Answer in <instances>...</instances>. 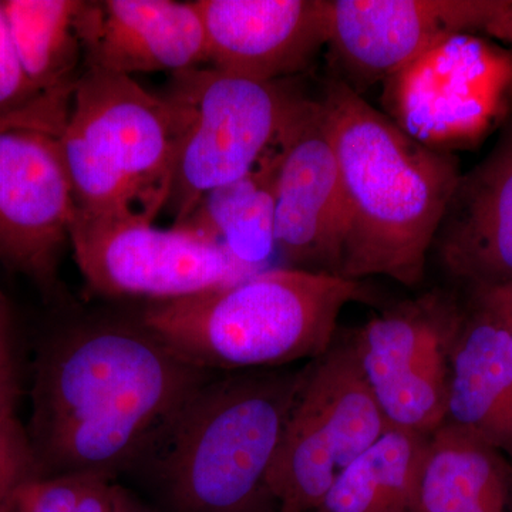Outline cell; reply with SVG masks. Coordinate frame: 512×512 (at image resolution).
<instances>
[{"mask_svg": "<svg viewBox=\"0 0 512 512\" xmlns=\"http://www.w3.org/2000/svg\"><path fill=\"white\" fill-rule=\"evenodd\" d=\"M217 372L137 320L76 323L39 350L28 430L39 477L127 474Z\"/></svg>", "mask_w": 512, "mask_h": 512, "instance_id": "6da1fadb", "label": "cell"}, {"mask_svg": "<svg viewBox=\"0 0 512 512\" xmlns=\"http://www.w3.org/2000/svg\"><path fill=\"white\" fill-rule=\"evenodd\" d=\"M319 103L342 190L340 276L362 281L382 275L419 285L461 177L457 158L414 140L335 77Z\"/></svg>", "mask_w": 512, "mask_h": 512, "instance_id": "7a4b0ae2", "label": "cell"}, {"mask_svg": "<svg viewBox=\"0 0 512 512\" xmlns=\"http://www.w3.org/2000/svg\"><path fill=\"white\" fill-rule=\"evenodd\" d=\"M311 362L215 373L128 476L158 512L265 511L276 503L266 478Z\"/></svg>", "mask_w": 512, "mask_h": 512, "instance_id": "3957f363", "label": "cell"}, {"mask_svg": "<svg viewBox=\"0 0 512 512\" xmlns=\"http://www.w3.org/2000/svg\"><path fill=\"white\" fill-rule=\"evenodd\" d=\"M370 296L362 281L284 266L237 285L153 303L138 319L200 369H274L328 352L342 309Z\"/></svg>", "mask_w": 512, "mask_h": 512, "instance_id": "277c9868", "label": "cell"}, {"mask_svg": "<svg viewBox=\"0 0 512 512\" xmlns=\"http://www.w3.org/2000/svg\"><path fill=\"white\" fill-rule=\"evenodd\" d=\"M190 120L181 101L133 77L84 69L60 134L76 211L154 222Z\"/></svg>", "mask_w": 512, "mask_h": 512, "instance_id": "5b68a950", "label": "cell"}, {"mask_svg": "<svg viewBox=\"0 0 512 512\" xmlns=\"http://www.w3.org/2000/svg\"><path fill=\"white\" fill-rule=\"evenodd\" d=\"M168 96L190 111L167 207L183 224L204 195L244 177L281 146L308 97L212 67L174 73Z\"/></svg>", "mask_w": 512, "mask_h": 512, "instance_id": "8992f818", "label": "cell"}, {"mask_svg": "<svg viewBox=\"0 0 512 512\" xmlns=\"http://www.w3.org/2000/svg\"><path fill=\"white\" fill-rule=\"evenodd\" d=\"M387 430L352 342L312 360L266 485L282 510L313 512L330 485Z\"/></svg>", "mask_w": 512, "mask_h": 512, "instance_id": "52a82bcc", "label": "cell"}, {"mask_svg": "<svg viewBox=\"0 0 512 512\" xmlns=\"http://www.w3.org/2000/svg\"><path fill=\"white\" fill-rule=\"evenodd\" d=\"M511 101L512 53L476 33L443 37L383 83L384 114L446 153L483 140Z\"/></svg>", "mask_w": 512, "mask_h": 512, "instance_id": "ba28073f", "label": "cell"}, {"mask_svg": "<svg viewBox=\"0 0 512 512\" xmlns=\"http://www.w3.org/2000/svg\"><path fill=\"white\" fill-rule=\"evenodd\" d=\"M69 110L55 104L0 121V265L47 296L76 212L60 141Z\"/></svg>", "mask_w": 512, "mask_h": 512, "instance_id": "9c48e42d", "label": "cell"}, {"mask_svg": "<svg viewBox=\"0 0 512 512\" xmlns=\"http://www.w3.org/2000/svg\"><path fill=\"white\" fill-rule=\"evenodd\" d=\"M69 244L86 284L109 298L174 301L262 272L237 261L217 242L136 218L76 211Z\"/></svg>", "mask_w": 512, "mask_h": 512, "instance_id": "30bf717a", "label": "cell"}, {"mask_svg": "<svg viewBox=\"0 0 512 512\" xmlns=\"http://www.w3.org/2000/svg\"><path fill=\"white\" fill-rule=\"evenodd\" d=\"M461 312L444 293H427L350 338L387 427L431 436L446 423L448 352Z\"/></svg>", "mask_w": 512, "mask_h": 512, "instance_id": "8fae6325", "label": "cell"}, {"mask_svg": "<svg viewBox=\"0 0 512 512\" xmlns=\"http://www.w3.org/2000/svg\"><path fill=\"white\" fill-rule=\"evenodd\" d=\"M335 79L362 94L456 33H490L505 2L328 0Z\"/></svg>", "mask_w": 512, "mask_h": 512, "instance_id": "7c38bea8", "label": "cell"}, {"mask_svg": "<svg viewBox=\"0 0 512 512\" xmlns=\"http://www.w3.org/2000/svg\"><path fill=\"white\" fill-rule=\"evenodd\" d=\"M345 215L338 163L319 100L286 130L276 183V255L285 268L340 276Z\"/></svg>", "mask_w": 512, "mask_h": 512, "instance_id": "4fadbf2b", "label": "cell"}, {"mask_svg": "<svg viewBox=\"0 0 512 512\" xmlns=\"http://www.w3.org/2000/svg\"><path fill=\"white\" fill-rule=\"evenodd\" d=\"M208 64L254 82H282L328 45V0H197Z\"/></svg>", "mask_w": 512, "mask_h": 512, "instance_id": "5bb4252c", "label": "cell"}, {"mask_svg": "<svg viewBox=\"0 0 512 512\" xmlns=\"http://www.w3.org/2000/svg\"><path fill=\"white\" fill-rule=\"evenodd\" d=\"M79 33L84 69L131 77L208 64L207 35L195 2L84 0Z\"/></svg>", "mask_w": 512, "mask_h": 512, "instance_id": "9a60e30c", "label": "cell"}, {"mask_svg": "<svg viewBox=\"0 0 512 512\" xmlns=\"http://www.w3.org/2000/svg\"><path fill=\"white\" fill-rule=\"evenodd\" d=\"M433 248L451 278L474 289L512 284V123L461 175Z\"/></svg>", "mask_w": 512, "mask_h": 512, "instance_id": "2e32d148", "label": "cell"}, {"mask_svg": "<svg viewBox=\"0 0 512 512\" xmlns=\"http://www.w3.org/2000/svg\"><path fill=\"white\" fill-rule=\"evenodd\" d=\"M446 423L476 434L512 461V342L474 295L448 352Z\"/></svg>", "mask_w": 512, "mask_h": 512, "instance_id": "e0dca14e", "label": "cell"}, {"mask_svg": "<svg viewBox=\"0 0 512 512\" xmlns=\"http://www.w3.org/2000/svg\"><path fill=\"white\" fill-rule=\"evenodd\" d=\"M414 512H512V461L476 434L444 423L427 440Z\"/></svg>", "mask_w": 512, "mask_h": 512, "instance_id": "ac0fdd59", "label": "cell"}, {"mask_svg": "<svg viewBox=\"0 0 512 512\" xmlns=\"http://www.w3.org/2000/svg\"><path fill=\"white\" fill-rule=\"evenodd\" d=\"M282 144L244 177L204 195L190 217L173 228L217 242L242 264L269 269L276 255V183Z\"/></svg>", "mask_w": 512, "mask_h": 512, "instance_id": "d6986e66", "label": "cell"}, {"mask_svg": "<svg viewBox=\"0 0 512 512\" xmlns=\"http://www.w3.org/2000/svg\"><path fill=\"white\" fill-rule=\"evenodd\" d=\"M23 72L42 96L72 99L84 70V0H0ZM84 66V64H83Z\"/></svg>", "mask_w": 512, "mask_h": 512, "instance_id": "ffe728a7", "label": "cell"}, {"mask_svg": "<svg viewBox=\"0 0 512 512\" xmlns=\"http://www.w3.org/2000/svg\"><path fill=\"white\" fill-rule=\"evenodd\" d=\"M429 437L387 427L333 481L313 512H414L417 477Z\"/></svg>", "mask_w": 512, "mask_h": 512, "instance_id": "44dd1931", "label": "cell"}, {"mask_svg": "<svg viewBox=\"0 0 512 512\" xmlns=\"http://www.w3.org/2000/svg\"><path fill=\"white\" fill-rule=\"evenodd\" d=\"M116 485L114 478L101 474L35 477L10 503L15 512H113Z\"/></svg>", "mask_w": 512, "mask_h": 512, "instance_id": "7402d4cb", "label": "cell"}, {"mask_svg": "<svg viewBox=\"0 0 512 512\" xmlns=\"http://www.w3.org/2000/svg\"><path fill=\"white\" fill-rule=\"evenodd\" d=\"M70 103L72 99L66 97L42 96L30 84L16 55L0 5V121L16 119L55 104Z\"/></svg>", "mask_w": 512, "mask_h": 512, "instance_id": "603a6c76", "label": "cell"}, {"mask_svg": "<svg viewBox=\"0 0 512 512\" xmlns=\"http://www.w3.org/2000/svg\"><path fill=\"white\" fill-rule=\"evenodd\" d=\"M35 477H39V470L28 430L15 410L0 412V510Z\"/></svg>", "mask_w": 512, "mask_h": 512, "instance_id": "cb8c5ba5", "label": "cell"}, {"mask_svg": "<svg viewBox=\"0 0 512 512\" xmlns=\"http://www.w3.org/2000/svg\"><path fill=\"white\" fill-rule=\"evenodd\" d=\"M20 394L13 316L8 301L0 303V403L15 409Z\"/></svg>", "mask_w": 512, "mask_h": 512, "instance_id": "d4e9b609", "label": "cell"}, {"mask_svg": "<svg viewBox=\"0 0 512 512\" xmlns=\"http://www.w3.org/2000/svg\"><path fill=\"white\" fill-rule=\"evenodd\" d=\"M471 295L477 296L497 316L512 342V284L474 289Z\"/></svg>", "mask_w": 512, "mask_h": 512, "instance_id": "484cf974", "label": "cell"}, {"mask_svg": "<svg viewBox=\"0 0 512 512\" xmlns=\"http://www.w3.org/2000/svg\"><path fill=\"white\" fill-rule=\"evenodd\" d=\"M113 512H158L153 505L144 503L136 494L131 493L126 487L117 483L114 494Z\"/></svg>", "mask_w": 512, "mask_h": 512, "instance_id": "4316f807", "label": "cell"}, {"mask_svg": "<svg viewBox=\"0 0 512 512\" xmlns=\"http://www.w3.org/2000/svg\"><path fill=\"white\" fill-rule=\"evenodd\" d=\"M262 512H288V511L282 510V508L279 507L278 503H275L274 505H271V507L266 508V510L262 511Z\"/></svg>", "mask_w": 512, "mask_h": 512, "instance_id": "83f0119b", "label": "cell"}, {"mask_svg": "<svg viewBox=\"0 0 512 512\" xmlns=\"http://www.w3.org/2000/svg\"><path fill=\"white\" fill-rule=\"evenodd\" d=\"M10 500H12V498H10ZM0 512H15L13 511V507H12V503H9L5 505V507L2 508V510H0Z\"/></svg>", "mask_w": 512, "mask_h": 512, "instance_id": "f1b7e54d", "label": "cell"}, {"mask_svg": "<svg viewBox=\"0 0 512 512\" xmlns=\"http://www.w3.org/2000/svg\"><path fill=\"white\" fill-rule=\"evenodd\" d=\"M5 410H15L12 407L5 406V404L0 403V412H5Z\"/></svg>", "mask_w": 512, "mask_h": 512, "instance_id": "f546056e", "label": "cell"}, {"mask_svg": "<svg viewBox=\"0 0 512 512\" xmlns=\"http://www.w3.org/2000/svg\"><path fill=\"white\" fill-rule=\"evenodd\" d=\"M5 301H8V299H6L5 293H3L2 289H0V303Z\"/></svg>", "mask_w": 512, "mask_h": 512, "instance_id": "4dcf8cb0", "label": "cell"}]
</instances>
